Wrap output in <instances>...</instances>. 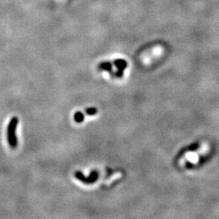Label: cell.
<instances>
[{"label": "cell", "mask_w": 219, "mask_h": 219, "mask_svg": "<svg viewBox=\"0 0 219 219\" xmlns=\"http://www.w3.org/2000/svg\"><path fill=\"white\" fill-rule=\"evenodd\" d=\"M18 123H19L18 118L13 117L10 120L9 124L7 126V141L12 149H15L17 146V143H18L16 136V130Z\"/></svg>", "instance_id": "obj_1"}, {"label": "cell", "mask_w": 219, "mask_h": 219, "mask_svg": "<svg viewBox=\"0 0 219 219\" xmlns=\"http://www.w3.org/2000/svg\"><path fill=\"white\" fill-rule=\"evenodd\" d=\"M114 65L118 68V71L115 73V76L117 77H122L123 75V71L127 68L128 63L124 59H115L114 61Z\"/></svg>", "instance_id": "obj_2"}, {"label": "cell", "mask_w": 219, "mask_h": 219, "mask_svg": "<svg viewBox=\"0 0 219 219\" xmlns=\"http://www.w3.org/2000/svg\"><path fill=\"white\" fill-rule=\"evenodd\" d=\"M74 175L77 179H79V181H81V182H83L84 183H86V184H91V183H93L90 178H89V176H88V177L84 176V175H83V173L80 172V171H76L74 173Z\"/></svg>", "instance_id": "obj_3"}, {"label": "cell", "mask_w": 219, "mask_h": 219, "mask_svg": "<svg viewBox=\"0 0 219 219\" xmlns=\"http://www.w3.org/2000/svg\"><path fill=\"white\" fill-rule=\"evenodd\" d=\"M99 69L104 71H107L110 72H112V63L111 62H103L101 63L98 66Z\"/></svg>", "instance_id": "obj_4"}, {"label": "cell", "mask_w": 219, "mask_h": 219, "mask_svg": "<svg viewBox=\"0 0 219 219\" xmlns=\"http://www.w3.org/2000/svg\"><path fill=\"white\" fill-rule=\"evenodd\" d=\"M84 119V114L80 112V111H77L74 114V120L75 122H76L78 123H82Z\"/></svg>", "instance_id": "obj_5"}, {"label": "cell", "mask_w": 219, "mask_h": 219, "mask_svg": "<svg viewBox=\"0 0 219 219\" xmlns=\"http://www.w3.org/2000/svg\"><path fill=\"white\" fill-rule=\"evenodd\" d=\"M85 113L88 115H94L97 113V110L94 107H89V108L85 109Z\"/></svg>", "instance_id": "obj_6"}]
</instances>
